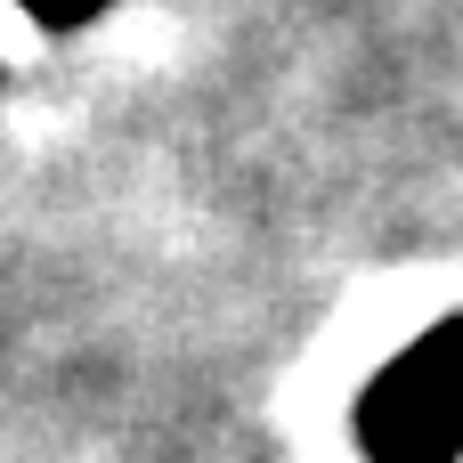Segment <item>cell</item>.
I'll list each match as a JSON object with an SVG mask.
<instances>
[{"label":"cell","instance_id":"7a4b0ae2","mask_svg":"<svg viewBox=\"0 0 463 463\" xmlns=\"http://www.w3.org/2000/svg\"><path fill=\"white\" fill-rule=\"evenodd\" d=\"M41 8H49V16H81L90 0H41Z\"/></svg>","mask_w":463,"mask_h":463},{"label":"cell","instance_id":"6da1fadb","mask_svg":"<svg viewBox=\"0 0 463 463\" xmlns=\"http://www.w3.org/2000/svg\"><path fill=\"white\" fill-rule=\"evenodd\" d=\"M374 463H456L463 448V317L407 350L366 399Z\"/></svg>","mask_w":463,"mask_h":463}]
</instances>
